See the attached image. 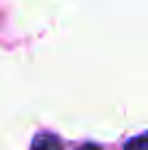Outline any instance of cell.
Instances as JSON below:
<instances>
[{
    "mask_svg": "<svg viewBox=\"0 0 148 150\" xmlns=\"http://www.w3.org/2000/svg\"><path fill=\"white\" fill-rule=\"evenodd\" d=\"M61 139L52 133H37L33 139V146L30 150H61Z\"/></svg>",
    "mask_w": 148,
    "mask_h": 150,
    "instance_id": "6da1fadb",
    "label": "cell"
},
{
    "mask_svg": "<svg viewBox=\"0 0 148 150\" xmlns=\"http://www.w3.org/2000/svg\"><path fill=\"white\" fill-rule=\"evenodd\" d=\"M124 150H148V135L140 133L137 137H133L131 142L124 144Z\"/></svg>",
    "mask_w": 148,
    "mask_h": 150,
    "instance_id": "7a4b0ae2",
    "label": "cell"
},
{
    "mask_svg": "<svg viewBox=\"0 0 148 150\" xmlns=\"http://www.w3.org/2000/svg\"><path fill=\"white\" fill-rule=\"evenodd\" d=\"M79 150H100L98 146H91V144H85V146H81Z\"/></svg>",
    "mask_w": 148,
    "mask_h": 150,
    "instance_id": "3957f363",
    "label": "cell"
}]
</instances>
